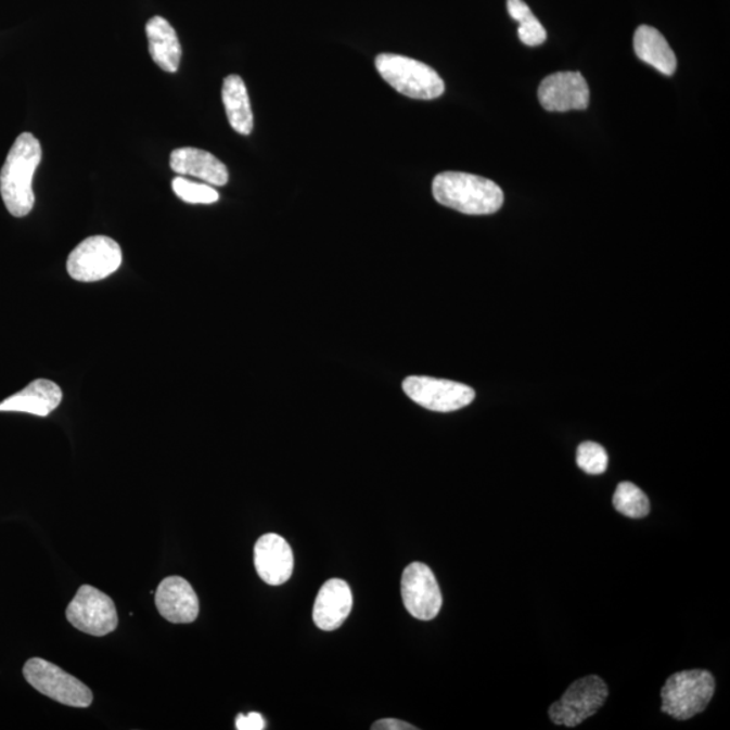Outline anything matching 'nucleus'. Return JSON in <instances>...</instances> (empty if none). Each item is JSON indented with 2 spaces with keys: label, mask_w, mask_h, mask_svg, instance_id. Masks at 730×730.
I'll list each match as a JSON object with an SVG mask.
<instances>
[{
  "label": "nucleus",
  "mask_w": 730,
  "mask_h": 730,
  "mask_svg": "<svg viewBox=\"0 0 730 730\" xmlns=\"http://www.w3.org/2000/svg\"><path fill=\"white\" fill-rule=\"evenodd\" d=\"M433 196L440 205L469 216H488L502 207L501 187L490 179L464 172H443L432 184Z\"/></svg>",
  "instance_id": "nucleus-2"
},
{
  "label": "nucleus",
  "mask_w": 730,
  "mask_h": 730,
  "mask_svg": "<svg viewBox=\"0 0 730 730\" xmlns=\"http://www.w3.org/2000/svg\"><path fill=\"white\" fill-rule=\"evenodd\" d=\"M607 695L606 683L597 675L575 680L562 699L549 707V718L556 726L578 727L601 709Z\"/></svg>",
  "instance_id": "nucleus-6"
},
{
  "label": "nucleus",
  "mask_w": 730,
  "mask_h": 730,
  "mask_svg": "<svg viewBox=\"0 0 730 730\" xmlns=\"http://www.w3.org/2000/svg\"><path fill=\"white\" fill-rule=\"evenodd\" d=\"M576 463L579 469L589 475H601L607 470L609 457L606 449L600 444L581 443L576 452Z\"/></svg>",
  "instance_id": "nucleus-23"
},
{
  "label": "nucleus",
  "mask_w": 730,
  "mask_h": 730,
  "mask_svg": "<svg viewBox=\"0 0 730 730\" xmlns=\"http://www.w3.org/2000/svg\"><path fill=\"white\" fill-rule=\"evenodd\" d=\"M613 504L618 513L629 518H644L651 512L650 499L645 492L630 482H623L614 492Z\"/></svg>",
  "instance_id": "nucleus-21"
},
{
  "label": "nucleus",
  "mask_w": 730,
  "mask_h": 730,
  "mask_svg": "<svg viewBox=\"0 0 730 730\" xmlns=\"http://www.w3.org/2000/svg\"><path fill=\"white\" fill-rule=\"evenodd\" d=\"M156 606L167 622L194 623L200 614V600L192 586L182 576H168L157 587Z\"/></svg>",
  "instance_id": "nucleus-12"
},
{
  "label": "nucleus",
  "mask_w": 730,
  "mask_h": 730,
  "mask_svg": "<svg viewBox=\"0 0 730 730\" xmlns=\"http://www.w3.org/2000/svg\"><path fill=\"white\" fill-rule=\"evenodd\" d=\"M255 568L267 585L285 584L294 569V556L289 542L274 534L261 536L255 546Z\"/></svg>",
  "instance_id": "nucleus-13"
},
{
  "label": "nucleus",
  "mask_w": 730,
  "mask_h": 730,
  "mask_svg": "<svg viewBox=\"0 0 730 730\" xmlns=\"http://www.w3.org/2000/svg\"><path fill=\"white\" fill-rule=\"evenodd\" d=\"M67 619L80 632L103 638L118 627V614L112 598L95 587L81 586L67 607Z\"/></svg>",
  "instance_id": "nucleus-8"
},
{
  "label": "nucleus",
  "mask_w": 730,
  "mask_h": 730,
  "mask_svg": "<svg viewBox=\"0 0 730 730\" xmlns=\"http://www.w3.org/2000/svg\"><path fill=\"white\" fill-rule=\"evenodd\" d=\"M123 265V251L117 241L106 235H92L71 252L67 271L78 282L92 283L106 279Z\"/></svg>",
  "instance_id": "nucleus-7"
},
{
  "label": "nucleus",
  "mask_w": 730,
  "mask_h": 730,
  "mask_svg": "<svg viewBox=\"0 0 730 730\" xmlns=\"http://www.w3.org/2000/svg\"><path fill=\"white\" fill-rule=\"evenodd\" d=\"M172 190L180 200L191 205H212L219 200L218 191L213 185L195 183L183 177L172 180Z\"/></svg>",
  "instance_id": "nucleus-22"
},
{
  "label": "nucleus",
  "mask_w": 730,
  "mask_h": 730,
  "mask_svg": "<svg viewBox=\"0 0 730 730\" xmlns=\"http://www.w3.org/2000/svg\"><path fill=\"white\" fill-rule=\"evenodd\" d=\"M353 606V590L347 581L331 579L318 592L312 619L318 628L331 632L342 627Z\"/></svg>",
  "instance_id": "nucleus-14"
},
{
  "label": "nucleus",
  "mask_w": 730,
  "mask_h": 730,
  "mask_svg": "<svg viewBox=\"0 0 730 730\" xmlns=\"http://www.w3.org/2000/svg\"><path fill=\"white\" fill-rule=\"evenodd\" d=\"M633 47L636 56L641 62L652 65L658 73L673 76L677 71V56L668 46L666 38L655 27L642 25L635 33Z\"/></svg>",
  "instance_id": "nucleus-18"
},
{
  "label": "nucleus",
  "mask_w": 730,
  "mask_h": 730,
  "mask_svg": "<svg viewBox=\"0 0 730 730\" xmlns=\"http://www.w3.org/2000/svg\"><path fill=\"white\" fill-rule=\"evenodd\" d=\"M266 728V720L260 713H249V715H240L235 720V729L239 730H262Z\"/></svg>",
  "instance_id": "nucleus-24"
},
{
  "label": "nucleus",
  "mask_w": 730,
  "mask_h": 730,
  "mask_svg": "<svg viewBox=\"0 0 730 730\" xmlns=\"http://www.w3.org/2000/svg\"><path fill=\"white\" fill-rule=\"evenodd\" d=\"M145 31L153 62L166 73H177L182 60V47L171 24L156 15L148 22Z\"/></svg>",
  "instance_id": "nucleus-17"
},
{
  "label": "nucleus",
  "mask_w": 730,
  "mask_h": 730,
  "mask_svg": "<svg viewBox=\"0 0 730 730\" xmlns=\"http://www.w3.org/2000/svg\"><path fill=\"white\" fill-rule=\"evenodd\" d=\"M508 11L514 21L520 22L518 37L526 47H539L547 40V31L541 22L532 13L524 0H508Z\"/></svg>",
  "instance_id": "nucleus-20"
},
{
  "label": "nucleus",
  "mask_w": 730,
  "mask_h": 730,
  "mask_svg": "<svg viewBox=\"0 0 730 730\" xmlns=\"http://www.w3.org/2000/svg\"><path fill=\"white\" fill-rule=\"evenodd\" d=\"M171 168L182 177L203 180L206 184L222 187L229 182L227 166L212 153L197 148H179L171 153Z\"/></svg>",
  "instance_id": "nucleus-16"
},
{
  "label": "nucleus",
  "mask_w": 730,
  "mask_h": 730,
  "mask_svg": "<svg viewBox=\"0 0 730 730\" xmlns=\"http://www.w3.org/2000/svg\"><path fill=\"white\" fill-rule=\"evenodd\" d=\"M539 101L552 113L586 110L590 102L589 86L580 73L553 74L541 81Z\"/></svg>",
  "instance_id": "nucleus-11"
},
{
  "label": "nucleus",
  "mask_w": 730,
  "mask_h": 730,
  "mask_svg": "<svg viewBox=\"0 0 730 730\" xmlns=\"http://www.w3.org/2000/svg\"><path fill=\"white\" fill-rule=\"evenodd\" d=\"M377 73L394 90L402 95L432 101L440 98L446 85L440 75L417 60L399 56V54H379L375 60Z\"/></svg>",
  "instance_id": "nucleus-4"
},
{
  "label": "nucleus",
  "mask_w": 730,
  "mask_h": 730,
  "mask_svg": "<svg viewBox=\"0 0 730 730\" xmlns=\"http://www.w3.org/2000/svg\"><path fill=\"white\" fill-rule=\"evenodd\" d=\"M406 395L417 405L438 413H451L474 402L475 392L463 383L430 376H409L402 384Z\"/></svg>",
  "instance_id": "nucleus-9"
},
{
  "label": "nucleus",
  "mask_w": 730,
  "mask_h": 730,
  "mask_svg": "<svg viewBox=\"0 0 730 730\" xmlns=\"http://www.w3.org/2000/svg\"><path fill=\"white\" fill-rule=\"evenodd\" d=\"M400 591L406 611L421 622H431L440 613L443 595L435 574L424 563H411L405 568Z\"/></svg>",
  "instance_id": "nucleus-10"
},
{
  "label": "nucleus",
  "mask_w": 730,
  "mask_h": 730,
  "mask_svg": "<svg viewBox=\"0 0 730 730\" xmlns=\"http://www.w3.org/2000/svg\"><path fill=\"white\" fill-rule=\"evenodd\" d=\"M63 392L59 384L48 379H37L22 392L11 395L0 404V411L48 417L62 404Z\"/></svg>",
  "instance_id": "nucleus-15"
},
{
  "label": "nucleus",
  "mask_w": 730,
  "mask_h": 730,
  "mask_svg": "<svg viewBox=\"0 0 730 730\" xmlns=\"http://www.w3.org/2000/svg\"><path fill=\"white\" fill-rule=\"evenodd\" d=\"M222 101L233 130L240 135L249 136L254 130V112H252L248 90L240 76L230 75L223 80Z\"/></svg>",
  "instance_id": "nucleus-19"
},
{
  "label": "nucleus",
  "mask_w": 730,
  "mask_h": 730,
  "mask_svg": "<svg viewBox=\"0 0 730 730\" xmlns=\"http://www.w3.org/2000/svg\"><path fill=\"white\" fill-rule=\"evenodd\" d=\"M372 730H415L417 728L410 723L395 720V718H386V720H379L373 723Z\"/></svg>",
  "instance_id": "nucleus-25"
},
{
  "label": "nucleus",
  "mask_w": 730,
  "mask_h": 730,
  "mask_svg": "<svg viewBox=\"0 0 730 730\" xmlns=\"http://www.w3.org/2000/svg\"><path fill=\"white\" fill-rule=\"evenodd\" d=\"M41 158L40 141L31 133H22L11 146L0 171V194L11 216L26 217L35 207L31 184Z\"/></svg>",
  "instance_id": "nucleus-1"
},
{
  "label": "nucleus",
  "mask_w": 730,
  "mask_h": 730,
  "mask_svg": "<svg viewBox=\"0 0 730 730\" xmlns=\"http://www.w3.org/2000/svg\"><path fill=\"white\" fill-rule=\"evenodd\" d=\"M24 677L38 693L59 704L73 707H89L92 704V691L84 682L43 658L33 657L27 661Z\"/></svg>",
  "instance_id": "nucleus-5"
},
{
  "label": "nucleus",
  "mask_w": 730,
  "mask_h": 730,
  "mask_svg": "<svg viewBox=\"0 0 730 730\" xmlns=\"http://www.w3.org/2000/svg\"><path fill=\"white\" fill-rule=\"evenodd\" d=\"M715 690V678L706 669H688L674 674L662 689V712L675 720H690L706 709Z\"/></svg>",
  "instance_id": "nucleus-3"
}]
</instances>
